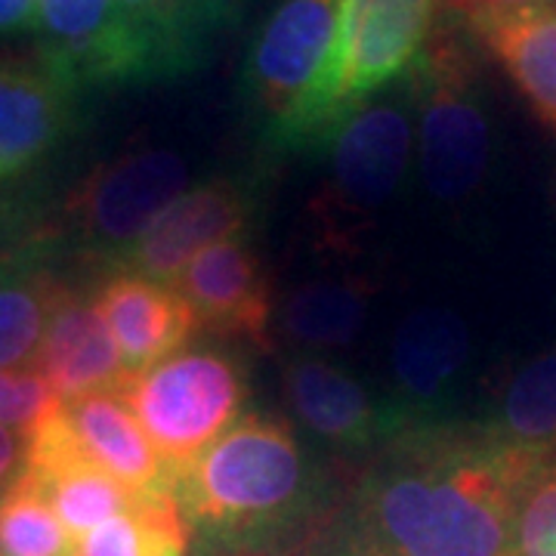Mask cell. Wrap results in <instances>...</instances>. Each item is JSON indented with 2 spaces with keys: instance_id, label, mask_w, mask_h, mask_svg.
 Masks as SVG:
<instances>
[{
  "instance_id": "6da1fadb",
  "label": "cell",
  "mask_w": 556,
  "mask_h": 556,
  "mask_svg": "<svg viewBox=\"0 0 556 556\" xmlns=\"http://www.w3.org/2000/svg\"><path fill=\"white\" fill-rule=\"evenodd\" d=\"M529 473L477 427L412 424L380 445L331 556H514Z\"/></svg>"
},
{
  "instance_id": "7a4b0ae2",
  "label": "cell",
  "mask_w": 556,
  "mask_h": 556,
  "mask_svg": "<svg viewBox=\"0 0 556 556\" xmlns=\"http://www.w3.org/2000/svg\"><path fill=\"white\" fill-rule=\"evenodd\" d=\"M316 497V464L294 430L269 415L241 417L177 482L192 535L214 547L269 541L306 517Z\"/></svg>"
},
{
  "instance_id": "3957f363",
  "label": "cell",
  "mask_w": 556,
  "mask_h": 556,
  "mask_svg": "<svg viewBox=\"0 0 556 556\" xmlns=\"http://www.w3.org/2000/svg\"><path fill=\"white\" fill-rule=\"evenodd\" d=\"M439 0H343L338 40L300 109L269 134V149L331 142L340 124L390 80H399L433 35Z\"/></svg>"
},
{
  "instance_id": "277c9868",
  "label": "cell",
  "mask_w": 556,
  "mask_h": 556,
  "mask_svg": "<svg viewBox=\"0 0 556 556\" xmlns=\"http://www.w3.org/2000/svg\"><path fill=\"white\" fill-rule=\"evenodd\" d=\"M402 80V78H399ZM415 146L412 97L365 100L331 137V167L309 204L316 248L325 257L362 254L368 232L408 177Z\"/></svg>"
},
{
  "instance_id": "5b68a950",
  "label": "cell",
  "mask_w": 556,
  "mask_h": 556,
  "mask_svg": "<svg viewBox=\"0 0 556 556\" xmlns=\"http://www.w3.org/2000/svg\"><path fill=\"white\" fill-rule=\"evenodd\" d=\"M118 396L134 412L177 485L179 477L239 424L251 390L232 353L186 346L127 375Z\"/></svg>"
},
{
  "instance_id": "8992f818",
  "label": "cell",
  "mask_w": 556,
  "mask_h": 556,
  "mask_svg": "<svg viewBox=\"0 0 556 556\" xmlns=\"http://www.w3.org/2000/svg\"><path fill=\"white\" fill-rule=\"evenodd\" d=\"M402 80L417 121L424 186L437 201L470 199L492 161V118L467 47L433 31Z\"/></svg>"
},
{
  "instance_id": "52a82bcc",
  "label": "cell",
  "mask_w": 556,
  "mask_h": 556,
  "mask_svg": "<svg viewBox=\"0 0 556 556\" xmlns=\"http://www.w3.org/2000/svg\"><path fill=\"white\" fill-rule=\"evenodd\" d=\"M189 164L170 149H139L100 164L68 199L72 236L118 269L139 236L186 192Z\"/></svg>"
},
{
  "instance_id": "ba28073f",
  "label": "cell",
  "mask_w": 556,
  "mask_h": 556,
  "mask_svg": "<svg viewBox=\"0 0 556 556\" xmlns=\"http://www.w3.org/2000/svg\"><path fill=\"white\" fill-rule=\"evenodd\" d=\"M38 56L78 93L167 75L155 40L118 0H38Z\"/></svg>"
},
{
  "instance_id": "9c48e42d",
  "label": "cell",
  "mask_w": 556,
  "mask_h": 556,
  "mask_svg": "<svg viewBox=\"0 0 556 556\" xmlns=\"http://www.w3.org/2000/svg\"><path fill=\"white\" fill-rule=\"evenodd\" d=\"M343 0H285L260 28L244 65V90L269 134L300 109L338 40Z\"/></svg>"
},
{
  "instance_id": "30bf717a",
  "label": "cell",
  "mask_w": 556,
  "mask_h": 556,
  "mask_svg": "<svg viewBox=\"0 0 556 556\" xmlns=\"http://www.w3.org/2000/svg\"><path fill=\"white\" fill-rule=\"evenodd\" d=\"M257 192L239 177H217L186 189L124 254L118 269L177 285L179 273L219 241L239 239L257 214Z\"/></svg>"
},
{
  "instance_id": "8fae6325",
  "label": "cell",
  "mask_w": 556,
  "mask_h": 556,
  "mask_svg": "<svg viewBox=\"0 0 556 556\" xmlns=\"http://www.w3.org/2000/svg\"><path fill=\"white\" fill-rule=\"evenodd\" d=\"M22 470L38 482L40 492L47 495L50 507L56 510L60 522L75 541L102 526L105 519L130 514L139 504V497L124 482L105 473L87 455L65 415V405L43 417L25 437Z\"/></svg>"
},
{
  "instance_id": "7c38bea8",
  "label": "cell",
  "mask_w": 556,
  "mask_h": 556,
  "mask_svg": "<svg viewBox=\"0 0 556 556\" xmlns=\"http://www.w3.org/2000/svg\"><path fill=\"white\" fill-rule=\"evenodd\" d=\"M174 288L189 300L201 328L219 338L244 340L257 350L273 346V281L244 236L207 248L179 273Z\"/></svg>"
},
{
  "instance_id": "4fadbf2b",
  "label": "cell",
  "mask_w": 556,
  "mask_h": 556,
  "mask_svg": "<svg viewBox=\"0 0 556 556\" xmlns=\"http://www.w3.org/2000/svg\"><path fill=\"white\" fill-rule=\"evenodd\" d=\"M78 90L35 56H0V182L28 174L75 124Z\"/></svg>"
},
{
  "instance_id": "5bb4252c",
  "label": "cell",
  "mask_w": 556,
  "mask_h": 556,
  "mask_svg": "<svg viewBox=\"0 0 556 556\" xmlns=\"http://www.w3.org/2000/svg\"><path fill=\"white\" fill-rule=\"evenodd\" d=\"M281 390L300 424L340 452H371L405 430L396 408L378 405L353 375L328 358L285 362Z\"/></svg>"
},
{
  "instance_id": "9a60e30c",
  "label": "cell",
  "mask_w": 556,
  "mask_h": 556,
  "mask_svg": "<svg viewBox=\"0 0 556 556\" xmlns=\"http://www.w3.org/2000/svg\"><path fill=\"white\" fill-rule=\"evenodd\" d=\"M93 300L118 343L127 375L186 350L201 328L195 309L174 285H161L127 269H112Z\"/></svg>"
},
{
  "instance_id": "2e32d148",
  "label": "cell",
  "mask_w": 556,
  "mask_h": 556,
  "mask_svg": "<svg viewBox=\"0 0 556 556\" xmlns=\"http://www.w3.org/2000/svg\"><path fill=\"white\" fill-rule=\"evenodd\" d=\"M470 356L467 321L439 306H424L399 325L393 338V383H396V415L405 427L439 420L452 383Z\"/></svg>"
},
{
  "instance_id": "e0dca14e",
  "label": "cell",
  "mask_w": 556,
  "mask_h": 556,
  "mask_svg": "<svg viewBox=\"0 0 556 556\" xmlns=\"http://www.w3.org/2000/svg\"><path fill=\"white\" fill-rule=\"evenodd\" d=\"M38 371L62 402L93 393H118L127 368L100 306L68 285L60 291L40 343Z\"/></svg>"
},
{
  "instance_id": "ac0fdd59",
  "label": "cell",
  "mask_w": 556,
  "mask_h": 556,
  "mask_svg": "<svg viewBox=\"0 0 556 556\" xmlns=\"http://www.w3.org/2000/svg\"><path fill=\"white\" fill-rule=\"evenodd\" d=\"M467 25L517 84L538 121L556 134V3L479 13Z\"/></svg>"
},
{
  "instance_id": "d6986e66",
  "label": "cell",
  "mask_w": 556,
  "mask_h": 556,
  "mask_svg": "<svg viewBox=\"0 0 556 556\" xmlns=\"http://www.w3.org/2000/svg\"><path fill=\"white\" fill-rule=\"evenodd\" d=\"M477 433L529 470L556 457V343L510 375Z\"/></svg>"
},
{
  "instance_id": "ffe728a7",
  "label": "cell",
  "mask_w": 556,
  "mask_h": 556,
  "mask_svg": "<svg viewBox=\"0 0 556 556\" xmlns=\"http://www.w3.org/2000/svg\"><path fill=\"white\" fill-rule=\"evenodd\" d=\"M62 405L87 455L105 473L124 482L134 495L149 497L177 492L155 445L149 442L146 430L139 427V420L118 393H93Z\"/></svg>"
},
{
  "instance_id": "44dd1931",
  "label": "cell",
  "mask_w": 556,
  "mask_h": 556,
  "mask_svg": "<svg viewBox=\"0 0 556 556\" xmlns=\"http://www.w3.org/2000/svg\"><path fill=\"white\" fill-rule=\"evenodd\" d=\"M65 281L35 251L0 254V371L38 368L47 321Z\"/></svg>"
},
{
  "instance_id": "7402d4cb",
  "label": "cell",
  "mask_w": 556,
  "mask_h": 556,
  "mask_svg": "<svg viewBox=\"0 0 556 556\" xmlns=\"http://www.w3.org/2000/svg\"><path fill=\"white\" fill-rule=\"evenodd\" d=\"M375 288L365 278H318L278 306V331L300 350H343L365 325Z\"/></svg>"
},
{
  "instance_id": "603a6c76",
  "label": "cell",
  "mask_w": 556,
  "mask_h": 556,
  "mask_svg": "<svg viewBox=\"0 0 556 556\" xmlns=\"http://www.w3.org/2000/svg\"><path fill=\"white\" fill-rule=\"evenodd\" d=\"M192 529L177 492L139 497L130 514L105 519L78 538L75 556H186Z\"/></svg>"
},
{
  "instance_id": "cb8c5ba5",
  "label": "cell",
  "mask_w": 556,
  "mask_h": 556,
  "mask_svg": "<svg viewBox=\"0 0 556 556\" xmlns=\"http://www.w3.org/2000/svg\"><path fill=\"white\" fill-rule=\"evenodd\" d=\"M121 10L155 40L167 75L195 62L201 38L219 25L232 0H118Z\"/></svg>"
},
{
  "instance_id": "d4e9b609",
  "label": "cell",
  "mask_w": 556,
  "mask_h": 556,
  "mask_svg": "<svg viewBox=\"0 0 556 556\" xmlns=\"http://www.w3.org/2000/svg\"><path fill=\"white\" fill-rule=\"evenodd\" d=\"M75 547L38 482L20 470L0 495V556H75Z\"/></svg>"
},
{
  "instance_id": "484cf974",
  "label": "cell",
  "mask_w": 556,
  "mask_h": 556,
  "mask_svg": "<svg viewBox=\"0 0 556 556\" xmlns=\"http://www.w3.org/2000/svg\"><path fill=\"white\" fill-rule=\"evenodd\" d=\"M514 556H556V457L519 482Z\"/></svg>"
},
{
  "instance_id": "4316f807",
  "label": "cell",
  "mask_w": 556,
  "mask_h": 556,
  "mask_svg": "<svg viewBox=\"0 0 556 556\" xmlns=\"http://www.w3.org/2000/svg\"><path fill=\"white\" fill-rule=\"evenodd\" d=\"M62 405L50 380L38 368L28 371H0V427L31 433L43 417H50Z\"/></svg>"
},
{
  "instance_id": "83f0119b",
  "label": "cell",
  "mask_w": 556,
  "mask_h": 556,
  "mask_svg": "<svg viewBox=\"0 0 556 556\" xmlns=\"http://www.w3.org/2000/svg\"><path fill=\"white\" fill-rule=\"evenodd\" d=\"M38 0H0V38L35 31Z\"/></svg>"
},
{
  "instance_id": "f1b7e54d",
  "label": "cell",
  "mask_w": 556,
  "mask_h": 556,
  "mask_svg": "<svg viewBox=\"0 0 556 556\" xmlns=\"http://www.w3.org/2000/svg\"><path fill=\"white\" fill-rule=\"evenodd\" d=\"M22 464H25V433L0 427V495L20 477Z\"/></svg>"
},
{
  "instance_id": "f546056e",
  "label": "cell",
  "mask_w": 556,
  "mask_h": 556,
  "mask_svg": "<svg viewBox=\"0 0 556 556\" xmlns=\"http://www.w3.org/2000/svg\"><path fill=\"white\" fill-rule=\"evenodd\" d=\"M445 3L470 20V16H479V13H504V10H522V7H544V3H556V0H445Z\"/></svg>"
}]
</instances>
